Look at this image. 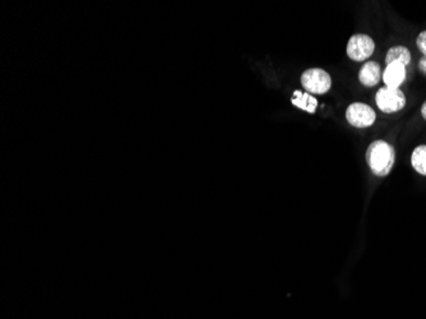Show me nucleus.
I'll use <instances>...</instances> for the list:
<instances>
[{
	"instance_id": "nucleus-1",
	"label": "nucleus",
	"mask_w": 426,
	"mask_h": 319,
	"mask_svg": "<svg viewBox=\"0 0 426 319\" xmlns=\"http://www.w3.org/2000/svg\"><path fill=\"white\" fill-rule=\"evenodd\" d=\"M396 161V151L385 141H375L368 147L366 162L374 175L387 177L391 173Z\"/></svg>"
},
{
	"instance_id": "nucleus-2",
	"label": "nucleus",
	"mask_w": 426,
	"mask_h": 319,
	"mask_svg": "<svg viewBox=\"0 0 426 319\" xmlns=\"http://www.w3.org/2000/svg\"><path fill=\"white\" fill-rule=\"evenodd\" d=\"M375 102L385 114L397 113L406 107V96L400 89L383 87L375 95Z\"/></svg>"
},
{
	"instance_id": "nucleus-3",
	"label": "nucleus",
	"mask_w": 426,
	"mask_h": 319,
	"mask_svg": "<svg viewBox=\"0 0 426 319\" xmlns=\"http://www.w3.org/2000/svg\"><path fill=\"white\" fill-rule=\"evenodd\" d=\"M302 83L308 92L314 95H323L330 89L332 80L327 72L320 68H313L302 73Z\"/></svg>"
},
{
	"instance_id": "nucleus-4",
	"label": "nucleus",
	"mask_w": 426,
	"mask_h": 319,
	"mask_svg": "<svg viewBox=\"0 0 426 319\" xmlns=\"http://www.w3.org/2000/svg\"><path fill=\"white\" fill-rule=\"evenodd\" d=\"M375 50V43L370 36L357 34L351 36L347 43V55L355 62H364L370 58Z\"/></svg>"
},
{
	"instance_id": "nucleus-5",
	"label": "nucleus",
	"mask_w": 426,
	"mask_h": 319,
	"mask_svg": "<svg viewBox=\"0 0 426 319\" xmlns=\"http://www.w3.org/2000/svg\"><path fill=\"white\" fill-rule=\"evenodd\" d=\"M347 122L356 128L372 126L377 120V114L372 107L366 104L355 102L347 107Z\"/></svg>"
},
{
	"instance_id": "nucleus-6",
	"label": "nucleus",
	"mask_w": 426,
	"mask_h": 319,
	"mask_svg": "<svg viewBox=\"0 0 426 319\" xmlns=\"http://www.w3.org/2000/svg\"><path fill=\"white\" fill-rule=\"evenodd\" d=\"M405 80H406V67L400 63L388 64L383 73V80L385 83V87L399 89Z\"/></svg>"
},
{
	"instance_id": "nucleus-7",
	"label": "nucleus",
	"mask_w": 426,
	"mask_h": 319,
	"mask_svg": "<svg viewBox=\"0 0 426 319\" xmlns=\"http://www.w3.org/2000/svg\"><path fill=\"white\" fill-rule=\"evenodd\" d=\"M381 78H382V71H381V65L378 63H365L363 68L360 69V73H359V80L366 87L377 86L381 82Z\"/></svg>"
},
{
	"instance_id": "nucleus-8",
	"label": "nucleus",
	"mask_w": 426,
	"mask_h": 319,
	"mask_svg": "<svg viewBox=\"0 0 426 319\" xmlns=\"http://www.w3.org/2000/svg\"><path fill=\"white\" fill-rule=\"evenodd\" d=\"M291 102H293L295 107L302 109L311 114H314L317 107H318V101L317 98H313L311 94H302V91H295L293 92V98H291Z\"/></svg>"
},
{
	"instance_id": "nucleus-9",
	"label": "nucleus",
	"mask_w": 426,
	"mask_h": 319,
	"mask_svg": "<svg viewBox=\"0 0 426 319\" xmlns=\"http://www.w3.org/2000/svg\"><path fill=\"white\" fill-rule=\"evenodd\" d=\"M411 62V53L406 46H393L385 56L387 65L392 63H400L402 65H409Z\"/></svg>"
},
{
	"instance_id": "nucleus-10",
	"label": "nucleus",
	"mask_w": 426,
	"mask_h": 319,
	"mask_svg": "<svg viewBox=\"0 0 426 319\" xmlns=\"http://www.w3.org/2000/svg\"><path fill=\"white\" fill-rule=\"evenodd\" d=\"M411 164L418 174L426 177V146H418L414 150L411 156Z\"/></svg>"
},
{
	"instance_id": "nucleus-11",
	"label": "nucleus",
	"mask_w": 426,
	"mask_h": 319,
	"mask_svg": "<svg viewBox=\"0 0 426 319\" xmlns=\"http://www.w3.org/2000/svg\"><path fill=\"white\" fill-rule=\"evenodd\" d=\"M416 45H418V50L424 54V56H426V31H423V32L418 36Z\"/></svg>"
},
{
	"instance_id": "nucleus-12",
	"label": "nucleus",
	"mask_w": 426,
	"mask_h": 319,
	"mask_svg": "<svg viewBox=\"0 0 426 319\" xmlns=\"http://www.w3.org/2000/svg\"><path fill=\"white\" fill-rule=\"evenodd\" d=\"M418 68H420V71L423 72L426 76V56H423V58L420 59V62H418Z\"/></svg>"
},
{
	"instance_id": "nucleus-13",
	"label": "nucleus",
	"mask_w": 426,
	"mask_h": 319,
	"mask_svg": "<svg viewBox=\"0 0 426 319\" xmlns=\"http://www.w3.org/2000/svg\"><path fill=\"white\" fill-rule=\"evenodd\" d=\"M421 116H423V118L426 120V101L424 102L423 107H421Z\"/></svg>"
}]
</instances>
